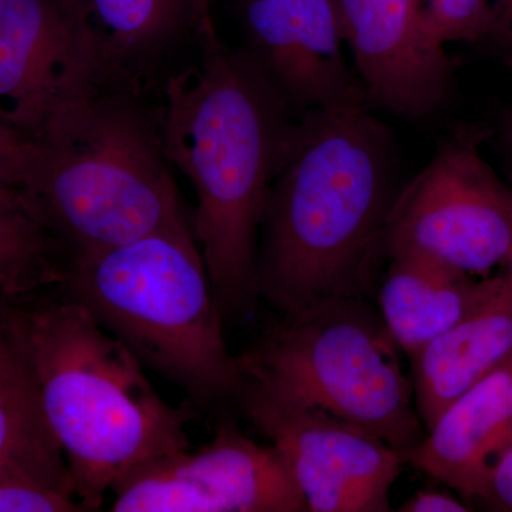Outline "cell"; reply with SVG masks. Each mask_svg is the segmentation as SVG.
Listing matches in <instances>:
<instances>
[{
    "instance_id": "cell-1",
    "label": "cell",
    "mask_w": 512,
    "mask_h": 512,
    "mask_svg": "<svg viewBox=\"0 0 512 512\" xmlns=\"http://www.w3.org/2000/svg\"><path fill=\"white\" fill-rule=\"evenodd\" d=\"M366 93L296 116L259 228L255 286L284 316L366 298L387 259L396 187L389 127Z\"/></svg>"
},
{
    "instance_id": "cell-2",
    "label": "cell",
    "mask_w": 512,
    "mask_h": 512,
    "mask_svg": "<svg viewBox=\"0 0 512 512\" xmlns=\"http://www.w3.org/2000/svg\"><path fill=\"white\" fill-rule=\"evenodd\" d=\"M195 39L198 62L165 80L158 131L168 163L197 195L192 234L222 315L242 318L258 301L259 228L296 116L244 49L221 42L214 23Z\"/></svg>"
},
{
    "instance_id": "cell-3",
    "label": "cell",
    "mask_w": 512,
    "mask_h": 512,
    "mask_svg": "<svg viewBox=\"0 0 512 512\" xmlns=\"http://www.w3.org/2000/svg\"><path fill=\"white\" fill-rule=\"evenodd\" d=\"M2 299L20 366L86 511L146 461L190 448V409L165 402L144 366L62 284Z\"/></svg>"
},
{
    "instance_id": "cell-4",
    "label": "cell",
    "mask_w": 512,
    "mask_h": 512,
    "mask_svg": "<svg viewBox=\"0 0 512 512\" xmlns=\"http://www.w3.org/2000/svg\"><path fill=\"white\" fill-rule=\"evenodd\" d=\"M143 87L96 86L29 140L19 190L73 256L183 227Z\"/></svg>"
},
{
    "instance_id": "cell-5",
    "label": "cell",
    "mask_w": 512,
    "mask_h": 512,
    "mask_svg": "<svg viewBox=\"0 0 512 512\" xmlns=\"http://www.w3.org/2000/svg\"><path fill=\"white\" fill-rule=\"evenodd\" d=\"M60 284L195 404L237 399L244 375L191 224L73 256Z\"/></svg>"
},
{
    "instance_id": "cell-6",
    "label": "cell",
    "mask_w": 512,
    "mask_h": 512,
    "mask_svg": "<svg viewBox=\"0 0 512 512\" xmlns=\"http://www.w3.org/2000/svg\"><path fill=\"white\" fill-rule=\"evenodd\" d=\"M396 340L365 298L282 318L238 356L242 375L379 437L400 454L426 436Z\"/></svg>"
},
{
    "instance_id": "cell-7",
    "label": "cell",
    "mask_w": 512,
    "mask_h": 512,
    "mask_svg": "<svg viewBox=\"0 0 512 512\" xmlns=\"http://www.w3.org/2000/svg\"><path fill=\"white\" fill-rule=\"evenodd\" d=\"M481 128H457L400 188L386 231L387 259L419 254L478 278L512 254V190L481 153Z\"/></svg>"
},
{
    "instance_id": "cell-8",
    "label": "cell",
    "mask_w": 512,
    "mask_h": 512,
    "mask_svg": "<svg viewBox=\"0 0 512 512\" xmlns=\"http://www.w3.org/2000/svg\"><path fill=\"white\" fill-rule=\"evenodd\" d=\"M237 402L282 458L311 512L392 511L402 454L379 437L244 376Z\"/></svg>"
},
{
    "instance_id": "cell-9",
    "label": "cell",
    "mask_w": 512,
    "mask_h": 512,
    "mask_svg": "<svg viewBox=\"0 0 512 512\" xmlns=\"http://www.w3.org/2000/svg\"><path fill=\"white\" fill-rule=\"evenodd\" d=\"M114 512H302L305 498L275 446L232 423L198 450L146 461L114 485Z\"/></svg>"
},
{
    "instance_id": "cell-10",
    "label": "cell",
    "mask_w": 512,
    "mask_h": 512,
    "mask_svg": "<svg viewBox=\"0 0 512 512\" xmlns=\"http://www.w3.org/2000/svg\"><path fill=\"white\" fill-rule=\"evenodd\" d=\"M96 86L62 0H0V127L35 140Z\"/></svg>"
},
{
    "instance_id": "cell-11",
    "label": "cell",
    "mask_w": 512,
    "mask_h": 512,
    "mask_svg": "<svg viewBox=\"0 0 512 512\" xmlns=\"http://www.w3.org/2000/svg\"><path fill=\"white\" fill-rule=\"evenodd\" d=\"M333 6L370 103L406 119L443 109L453 64L446 47L424 32L417 0H333Z\"/></svg>"
},
{
    "instance_id": "cell-12",
    "label": "cell",
    "mask_w": 512,
    "mask_h": 512,
    "mask_svg": "<svg viewBox=\"0 0 512 512\" xmlns=\"http://www.w3.org/2000/svg\"><path fill=\"white\" fill-rule=\"evenodd\" d=\"M245 52L295 116L363 93L333 0H241Z\"/></svg>"
},
{
    "instance_id": "cell-13",
    "label": "cell",
    "mask_w": 512,
    "mask_h": 512,
    "mask_svg": "<svg viewBox=\"0 0 512 512\" xmlns=\"http://www.w3.org/2000/svg\"><path fill=\"white\" fill-rule=\"evenodd\" d=\"M512 443V353L490 375L450 404L417 446L402 454L456 491L481 501L495 466Z\"/></svg>"
},
{
    "instance_id": "cell-14",
    "label": "cell",
    "mask_w": 512,
    "mask_h": 512,
    "mask_svg": "<svg viewBox=\"0 0 512 512\" xmlns=\"http://www.w3.org/2000/svg\"><path fill=\"white\" fill-rule=\"evenodd\" d=\"M99 86H138L185 33L211 23L192 0H62Z\"/></svg>"
},
{
    "instance_id": "cell-15",
    "label": "cell",
    "mask_w": 512,
    "mask_h": 512,
    "mask_svg": "<svg viewBox=\"0 0 512 512\" xmlns=\"http://www.w3.org/2000/svg\"><path fill=\"white\" fill-rule=\"evenodd\" d=\"M511 353L512 288L503 275L474 311L410 357L414 403L424 429Z\"/></svg>"
},
{
    "instance_id": "cell-16",
    "label": "cell",
    "mask_w": 512,
    "mask_h": 512,
    "mask_svg": "<svg viewBox=\"0 0 512 512\" xmlns=\"http://www.w3.org/2000/svg\"><path fill=\"white\" fill-rule=\"evenodd\" d=\"M387 262L379 292L380 315L409 357L466 318L497 281V276L478 278L419 254H396Z\"/></svg>"
},
{
    "instance_id": "cell-17",
    "label": "cell",
    "mask_w": 512,
    "mask_h": 512,
    "mask_svg": "<svg viewBox=\"0 0 512 512\" xmlns=\"http://www.w3.org/2000/svg\"><path fill=\"white\" fill-rule=\"evenodd\" d=\"M72 258L19 187L0 184V298L60 284Z\"/></svg>"
},
{
    "instance_id": "cell-18",
    "label": "cell",
    "mask_w": 512,
    "mask_h": 512,
    "mask_svg": "<svg viewBox=\"0 0 512 512\" xmlns=\"http://www.w3.org/2000/svg\"><path fill=\"white\" fill-rule=\"evenodd\" d=\"M86 511L62 448L47 430L0 466V512Z\"/></svg>"
},
{
    "instance_id": "cell-19",
    "label": "cell",
    "mask_w": 512,
    "mask_h": 512,
    "mask_svg": "<svg viewBox=\"0 0 512 512\" xmlns=\"http://www.w3.org/2000/svg\"><path fill=\"white\" fill-rule=\"evenodd\" d=\"M421 26L434 42L480 45L487 35V0H417Z\"/></svg>"
},
{
    "instance_id": "cell-20",
    "label": "cell",
    "mask_w": 512,
    "mask_h": 512,
    "mask_svg": "<svg viewBox=\"0 0 512 512\" xmlns=\"http://www.w3.org/2000/svg\"><path fill=\"white\" fill-rule=\"evenodd\" d=\"M47 430L35 389L23 370L22 375L0 387V466Z\"/></svg>"
},
{
    "instance_id": "cell-21",
    "label": "cell",
    "mask_w": 512,
    "mask_h": 512,
    "mask_svg": "<svg viewBox=\"0 0 512 512\" xmlns=\"http://www.w3.org/2000/svg\"><path fill=\"white\" fill-rule=\"evenodd\" d=\"M487 35L481 45L490 47L491 52L512 67V0H487Z\"/></svg>"
},
{
    "instance_id": "cell-22",
    "label": "cell",
    "mask_w": 512,
    "mask_h": 512,
    "mask_svg": "<svg viewBox=\"0 0 512 512\" xmlns=\"http://www.w3.org/2000/svg\"><path fill=\"white\" fill-rule=\"evenodd\" d=\"M28 147L29 140L0 127V184L18 187Z\"/></svg>"
},
{
    "instance_id": "cell-23",
    "label": "cell",
    "mask_w": 512,
    "mask_h": 512,
    "mask_svg": "<svg viewBox=\"0 0 512 512\" xmlns=\"http://www.w3.org/2000/svg\"><path fill=\"white\" fill-rule=\"evenodd\" d=\"M481 503L490 510L512 512V443L495 466Z\"/></svg>"
},
{
    "instance_id": "cell-24",
    "label": "cell",
    "mask_w": 512,
    "mask_h": 512,
    "mask_svg": "<svg viewBox=\"0 0 512 512\" xmlns=\"http://www.w3.org/2000/svg\"><path fill=\"white\" fill-rule=\"evenodd\" d=\"M470 510V505L453 495L423 490L417 491L400 508L403 512H466Z\"/></svg>"
},
{
    "instance_id": "cell-25",
    "label": "cell",
    "mask_w": 512,
    "mask_h": 512,
    "mask_svg": "<svg viewBox=\"0 0 512 512\" xmlns=\"http://www.w3.org/2000/svg\"><path fill=\"white\" fill-rule=\"evenodd\" d=\"M18 356L10 342L5 316H3L2 299H0V387L22 375Z\"/></svg>"
},
{
    "instance_id": "cell-26",
    "label": "cell",
    "mask_w": 512,
    "mask_h": 512,
    "mask_svg": "<svg viewBox=\"0 0 512 512\" xmlns=\"http://www.w3.org/2000/svg\"><path fill=\"white\" fill-rule=\"evenodd\" d=\"M192 3H194L195 8L200 10L202 15L211 16L210 15V0H192Z\"/></svg>"
},
{
    "instance_id": "cell-27",
    "label": "cell",
    "mask_w": 512,
    "mask_h": 512,
    "mask_svg": "<svg viewBox=\"0 0 512 512\" xmlns=\"http://www.w3.org/2000/svg\"><path fill=\"white\" fill-rule=\"evenodd\" d=\"M507 143L508 148H510L511 156H512V114L508 117L507 121Z\"/></svg>"
},
{
    "instance_id": "cell-28",
    "label": "cell",
    "mask_w": 512,
    "mask_h": 512,
    "mask_svg": "<svg viewBox=\"0 0 512 512\" xmlns=\"http://www.w3.org/2000/svg\"><path fill=\"white\" fill-rule=\"evenodd\" d=\"M505 268H507V276L508 282H510L511 288H512V254L510 256V259H508L507 265H505Z\"/></svg>"
}]
</instances>
